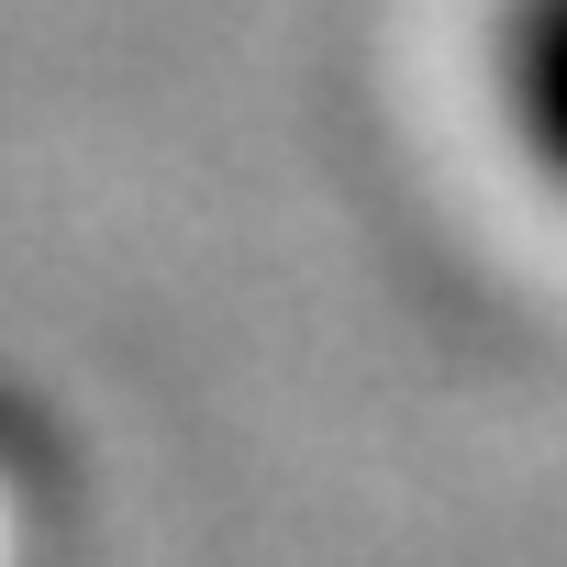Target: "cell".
<instances>
[{"mask_svg":"<svg viewBox=\"0 0 567 567\" xmlns=\"http://www.w3.org/2000/svg\"><path fill=\"white\" fill-rule=\"evenodd\" d=\"M501 112L523 156L567 189V0H512L501 12Z\"/></svg>","mask_w":567,"mask_h":567,"instance_id":"1","label":"cell"}]
</instances>
